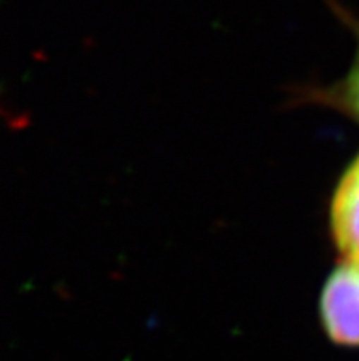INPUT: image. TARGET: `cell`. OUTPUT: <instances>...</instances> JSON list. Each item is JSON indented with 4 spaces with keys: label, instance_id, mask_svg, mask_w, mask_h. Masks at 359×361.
I'll return each instance as SVG.
<instances>
[{
    "label": "cell",
    "instance_id": "cell-1",
    "mask_svg": "<svg viewBox=\"0 0 359 361\" xmlns=\"http://www.w3.org/2000/svg\"><path fill=\"white\" fill-rule=\"evenodd\" d=\"M321 317L332 341L359 347V261L346 259L330 274L321 295Z\"/></svg>",
    "mask_w": 359,
    "mask_h": 361
},
{
    "label": "cell",
    "instance_id": "cell-3",
    "mask_svg": "<svg viewBox=\"0 0 359 361\" xmlns=\"http://www.w3.org/2000/svg\"><path fill=\"white\" fill-rule=\"evenodd\" d=\"M346 23L354 27L355 35H358V51H355V59L352 63V68L348 70L341 81L321 92V99L328 105L336 106L337 110L345 112L359 123V20L358 18L346 17Z\"/></svg>",
    "mask_w": 359,
    "mask_h": 361
},
{
    "label": "cell",
    "instance_id": "cell-2",
    "mask_svg": "<svg viewBox=\"0 0 359 361\" xmlns=\"http://www.w3.org/2000/svg\"><path fill=\"white\" fill-rule=\"evenodd\" d=\"M330 229L339 252L359 261V154L337 183L330 206Z\"/></svg>",
    "mask_w": 359,
    "mask_h": 361
}]
</instances>
